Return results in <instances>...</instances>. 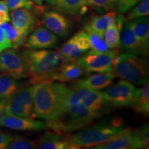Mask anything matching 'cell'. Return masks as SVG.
<instances>
[{"instance_id":"obj_41","label":"cell","mask_w":149,"mask_h":149,"mask_svg":"<svg viewBox=\"0 0 149 149\" xmlns=\"http://www.w3.org/2000/svg\"><path fill=\"white\" fill-rule=\"evenodd\" d=\"M31 1L37 6H42L44 0H31Z\"/></svg>"},{"instance_id":"obj_31","label":"cell","mask_w":149,"mask_h":149,"mask_svg":"<svg viewBox=\"0 0 149 149\" xmlns=\"http://www.w3.org/2000/svg\"><path fill=\"white\" fill-rule=\"evenodd\" d=\"M7 6L8 10L13 11L15 9L26 8L33 9L44 12V7L42 6H37L32 2L31 0H7Z\"/></svg>"},{"instance_id":"obj_39","label":"cell","mask_w":149,"mask_h":149,"mask_svg":"<svg viewBox=\"0 0 149 149\" xmlns=\"http://www.w3.org/2000/svg\"><path fill=\"white\" fill-rule=\"evenodd\" d=\"M0 10L8 12V6H7V0H1L0 1Z\"/></svg>"},{"instance_id":"obj_26","label":"cell","mask_w":149,"mask_h":149,"mask_svg":"<svg viewBox=\"0 0 149 149\" xmlns=\"http://www.w3.org/2000/svg\"><path fill=\"white\" fill-rule=\"evenodd\" d=\"M59 52L63 59L66 61L77 60L84 54L78 48L72 37L61 46Z\"/></svg>"},{"instance_id":"obj_5","label":"cell","mask_w":149,"mask_h":149,"mask_svg":"<svg viewBox=\"0 0 149 149\" xmlns=\"http://www.w3.org/2000/svg\"><path fill=\"white\" fill-rule=\"evenodd\" d=\"M126 128L122 122L117 120L115 124H98L70 136V139L77 147H91L107 142Z\"/></svg>"},{"instance_id":"obj_20","label":"cell","mask_w":149,"mask_h":149,"mask_svg":"<svg viewBox=\"0 0 149 149\" xmlns=\"http://www.w3.org/2000/svg\"><path fill=\"white\" fill-rule=\"evenodd\" d=\"M115 78V77L113 72L109 71L91 74L78 81L88 88L100 91L111 86Z\"/></svg>"},{"instance_id":"obj_19","label":"cell","mask_w":149,"mask_h":149,"mask_svg":"<svg viewBox=\"0 0 149 149\" xmlns=\"http://www.w3.org/2000/svg\"><path fill=\"white\" fill-rule=\"evenodd\" d=\"M46 3L61 13L76 16L84 13L86 0H46Z\"/></svg>"},{"instance_id":"obj_23","label":"cell","mask_w":149,"mask_h":149,"mask_svg":"<svg viewBox=\"0 0 149 149\" xmlns=\"http://www.w3.org/2000/svg\"><path fill=\"white\" fill-rule=\"evenodd\" d=\"M1 27L2 28L6 37L11 43L14 49H17L25 44L30 33L26 31H19L8 22L1 24Z\"/></svg>"},{"instance_id":"obj_9","label":"cell","mask_w":149,"mask_h":149,"mask_svg":"<svg viewBox=\"0 0 149 149\" xmlns=\"http://www.w3.org/2000/svg\"><path fill=\"white\" fill-rule=\"evenodd\" d=\"M0 72L16 79L28 77V68L22 54L15 49H6L0 53Z\"/></svg>"},{"instance_id":"obj_1","label":"cell","mask_w":149,"mask_h":149,"mask_svg":"<svg viewBox=\"0 0 149 149\" xmlns=\"http://www.w3.org/2000/svg\"><path fill=\"white\" fill-rule=\"evenodd\" d=\"M57 101L60 117L59 121L47 124L48 129L59 134L81 130L86 127L101 114L86 107L71 87L61 82L52 83Z\"/></svg>"},{"instance_id":"obj_2","label":"cell","mask_w":149,"mask_h":149,"mask_svg":"<svg viewBox=\"0 0 149 149\" xmlns=\"http://www.w3.org/2000/svg\"><path fill=\"white\" fill-rule=\"evenodd\" d=\"M21 54L26 64L31 84L40 81L52 82L54 74L64 61L59 51L51 50H25Z\"/></svg>"},{"instance_id":"obj_28","label":"cell","mask_w":149,"mask_h":149,"mask_svg":"<svg viewBox=\"0 0 149 149\" xmlns=\"http://www.w3.org/2000/svg\"><path fill=\"white\" fill-rule=\"evenodd\" d=\"M120 31L116 23L112 24L106 29L104 38L109 48L112 50H119L120 46Z\"/></svg>"},{"instance_id":"obj_32","label":"cell","mask_w":149,"mask_h":149,"mask_svg":"<svg viewBox=\"0 0 149 149\" xmlns=\"http://www.w3.org/2000/svg\"><path fill=\"white\" fill-rule=\"evenodd\" d=\"M72 37H73L78 48L84 53L91 49L90 39H89L88 34L84 31H79L76 33Z\"/></svg>"},{"instance_id":"obj_6","label":"cell","mask_w":149,"mask_h":149,"mask_svg":"<svg viewBox=\"0 0 149 149\" xmlns=\"http://www.w3.org/2000/svg\"><path fill=\"white\" fill-rule=\"evenodd\" d=\"M33 84L23 87L5 103V113L35 120L33 97Z\"/></svg>"},{"instance_id":"obj_14","label":"cell","mask_w":149,"mask_h":149,"mask_svg":"<svg viewBox=\"0 0 149 149\" xmlns=\"http://www.w3.org/2000/svg\"><path fill=\"white\" fill-rule=\"evenodd\" d=\"M71 88L80 98L84 105L102 115L106 104L102 97V93L88 88L78 81L72 84Z\"/></svg>"},{"instance_id":"obj_30","label":"cell","mask_w":149,"mask_h":149,"mask_svg":"<svg viewBox=\"0 0 149 149\" xmlns=\"http://www.w3.org/2000/svg\"><path fill=\"white\" fill-rule=\"evenodd\" d=\"M9 149H34L37 148L36 141L31 140L26 137L15 136L7 146Z\"/></svg>"},{"instance_id":"obj_17","label":"cell","mask_w":149,"mask_h":149,"mask_svg":"<svg viewBox=\"0 0 149 149\" xmlns=\"http://www.w3.org/2000/svg\"><path fill=\"white\" fill-rule=\"evenodd\" d=\"M85 73H87V72L77 60H64L54 74L52 81H58L61 83L71 82L77 81V79Z\"/></svg>"},{"instance_id":"obj_29","label":"cell","mask_w":149,"mask_h":149,"mask_svg":"<svg viewBox=\"0 0 149 149\" xmlns=\"http://www.w3.org/2000/svg\"><path fill=\"white\" fill-rule=\"evenodd\" d=\"M135 6L128 13L126 21L134 19L148 16L149 14V0H141L135 5Z\"/></svg>"},{"instance_id":"obj_40","label":"cell","mask_w":149,"mask_h":149,"mask_svg":"<svg viewBox=\"0 0 149 149\" xmlns=\"http://www.w3.org/2000/svg\"><path fill=\"white\" fill-rule=\"evenodd\" d=\"M5 104L0 102V121L1 120L3 115H4L6 111H5Z\"/></svg>"},{"instance_id":"obj_21","label":"cell","mask_w":149,"mask_h":149,"mask_svg":"<svg viewBox=\"0 0 149 149\" xmlns=\"http://www.w3.org/2000/svg\"><path fill=\"white\" fill-rule=\"evenodd\" d=\"M18 79L0 72V102L6 103L19 90L23 88Z\"/></svg>"},{"instance_id":"obj_24","label":"cell","mask_w":149,"mask_h":149,"mask_svg":"<svg viewBox=\"0 0 149 149\" xmlns=\"http://www.w3.org/2000/svg\"><path fill=\"white\" fill-rule=\"evenodd\" d=\"M128 22L136 37L145 45L149 46V20L148 17H141Z\"/></svg>"},{"instance_id":"obj_35","label":"cell","mask_w":149,"mask_h":149,"mask_svg":"<svg viewBox=\"0 0 149 149\" xmlns=\"http://www.w3.org/2000/svg\"><path fill=\"white\" fill-rule=\"evenodd\" d=\"M141 0H117L118 10L121 13H125L132 8Z\"/></svg>"},{"instance_id":"obj_11","label":"cell","mask_w":149,"mask_h":149,"mask_svg":"<svg viewBox=\"0 0 149 149\" xmlns=\"http://www.w3.org/2000/svg\"><path fill=\"white\" fill-rule=\"evenodd\" d=\"M93 149L142 148L136 130L125 128L117 137L107 142L92 147Z\"/></svg>"},{"instance_id":"obj_16","label":"cell","mask_w":149,"mask_h":149,"mask_svg":"<svg viewBox=\"0 0 149 149\" xmlns=\"http://www.w3.org/2000/svg\"><path fill=\"white\" fill-rule=\"evenodd\" d=\"M0 126H3L15 130H42L47 128L46 122L24 118L16 115L5 113L1 120Z\"/></svg>"},{"instance_id":"obj_37","label":"cell","mask_w":149,"mask_h":149,"mask_svg":"<svg viewBox=\"0 0 149 149\" xmlns=\"http://www.w3.org/2000/svg\"><path fill=\"white\" fill-rule=\"evenodd\" d=\"M12 47V44L6 37L2 28L0 26V53L6 49H8V48H10Z\"/></svg>"},{"instance_id":"obj_27","label":"cell","mask_w":149,"mask_h":149,"mask_svg":"<svg viewBox=\"0 0 149 149\" xmlns=\"http://www.w3.org/2000/svg\"><path fill=\"white\" fill-rule=\"evenodd\" d=\"M84 31L88 35L91 44V48L97 52H106L109 51V48L104 40V35L93 31L86 24L84 26Z\"/></svg>"},{"instance_id":"obj_12","label":"cell","mask_w":149,"mask_h":149,"mask_svg":"<svg viewBox=\"0 0 149 149\" xmlns=\"http://www.w3.org/2000/svg\"><path fill=\"white\" fill-rule=\"evenodd\" d=\"M42 24L57 36L65 38L69 33L71 24L69 20L57 10H47L42 13Z\"/></svg>"},{"instance_id":"obj_10","label":"cell","mask_w":149,"mask_h":149,"mask_svg":"<svg viewBox=\"0 0 149 149\" xmlns=\"http://www.w3.org/2000/svg\"><path fill=\"white\" fill-rule=\"evenodd\" d=\"M40 10L29 8H17L10 14L13 26L19 31L31 33L40 25L39 15L42 14Z\"/></svg>"},{"instance_id":"obj_18","label":"cell","mask_w":149,"mask_h":149,"mask_svg":"<svg viewBox=\"0 0 149 149\" xmlns=\"http://www.w3.org/2000/svg\"><path fill=\"white\" fill-rule=\"evenodd\" d=\"M37 148L40 149H72L77 147L70 141L68 136L54 132H48L37 139Z\"/></svg>"},{"instance_id":"obj_15","label":"cell","mask_w":149,"mask_h":149,"mask_svg":"<svg viewBox=\"0 0 149 149\" xmlns=\"http://www.w3.org/2000/svg\"><path fill=\"white\" fill-rule=\"evenodd\" d=\"M57 43V35L45 27L38 26L32 31L24 46L31 49H46L55 47Z\"/></svg>"},{"instance_id":"obj_4","label":"cell","mask_w":149,"mask_h":149,"mask_svg":"<svg viewBox=\"0 0 149 149\" xmlns=\"http://www.w3.org/2000/svg\"><path fill=\"white\" fill-rule=\"evenodd\" d=\"M33 97L36 118L43 119L48 124L59 121L60 111L52 82L40 81L33 84Z\"/></svg>"},{"instance_id":"obj_8","label":"cell","mask_w":149,"mask_h":149,"mask_svg":"<svg viewBox=\"0 0 149 149\" xmlns=\"http://www.w3.org/2000/svg\"><path fill=\"white\" fill-rule=\"evenodd\" d=\"M118 53L119 50L97 52L91 49L77 61L87 72H109L111 71L113 59Z\"/></svg>"},{"instance_id":"obj_33","label":"cell","mask_w":149,"mask_h":149,"mask_svg":"<svg viewBox=\"0 0 149 149\" xmlns=\"http://www.w3.org/2000/svg\"><path fill=\"white\" fill-rule=\"evenodd\" d=\"M86 3L98 10L110 11L117 5V0H86Z\"/></svg>"},{"instance_id":"obj_13","label":"cell","mask_w":149,"mask_h":149,"mask_svg":"<svg viewBox=\"0 0 149 149\" xmlns=\"http://www.w3.org/2000/svg\"><path fill=\"white\" fill-rule=\"evenodd\" d=\"M122 31L120 46L123 51L140 57L148 56L149 46L145 45L136 37L129 22L128 21L124 24Z\"/></svg>"},{"instance_id":"obj_7","label":"cell","mask_w":149,"mask_h":149,"mask_svg":"<svg viewBox=\"0 0 149 149\" xmlns=\"http://www.w3.org/2000/svg\"><path fill=\"white\" fill-rule=\"evenodd\" d=\"M137 88L133 84L122 80L102 93L106 104L115 108L131 107L137 94Z\"/></svg>"},{"instance_id":"obj_34","label":"cell","mask_w":149,"mask_h":149,"mask_svg":"<svg viewBox=\"0 0 149 149\" xmlns=\"http://www.w3.org/2000/svg\"><path fill=\"white\" fill-rule=\"evenodd\" d=\"M137 136L140 141L142 148H148L149 147V128L148 126H144L136 130Z\"/></svg>"},{"instance_id":"obj_25","label":"cell","mask_w":149,"mask_h":149,"mask_svg":"<svg viewBox=\"0 0 149 149\" xmlns=\"http://www.w3.org/2000/svg\"><path fill=\"white\" fill-rule=\"evenodd\" d=\"M116 17L117 15L115 12L111 11L103 15L93 17L86 25L88 26L93 31L104 35L106 29L109 26L116 23Z\"/></svg>"},{"instance_id":"obj_36","label":"cell","mask_w":149,"mask_h":149,"mask_svg":"<svg viewBox=\"0 0 149 149\" xmlns=\"http://www.w3.org/2000/svg\"><path fill=\"white\" fill-rule=\"evenodd\" d=\"M12 139L13 136L10 133L0 130V149L6 148Z\"/></svg>"},{"instance_id":"obj_22","label":"cell","mask_w":149,"mask_h":149,"mask_svg":"<svg viewBox=\"0 0 149 149\" xmlns=\"http://www.w3.org/2000/svg\"><path fill=\"white\" fill-rule=\"evenodd\" d=\"M134 111L141 115H148L149 113V84L147 81L140 88H137V94L131 105Z\"/></svg>"},{"instance_id":"obj_38","label":"cell","mask_w":149,"mask_h":149,"mask_svg":"<svg viewBox=\"0 0 149 149\" xmlns=\"http://www.w3.org/2000/svg\"><path fill=\"white\" fill-rule=\"evenodd\" d=\"M9 21H10V17H9L8 12L0 10V25L5 22H8Z\"/></svg>"},{"instance_id":"obj_3","label":"cell","mask_w":149,"mask_h":149,"mask_svg":"<svg viewBox=\"0 0 149 149\" xmlns=\"http://www.w3.org/2000/svg\"><path fill=\"white\" fill-rule=\"evenodd\" d=\"M111 72L115 77L135 85L148 81V61L140 56L124 53L113 59Z\"/></svg>"}]
</instances>
